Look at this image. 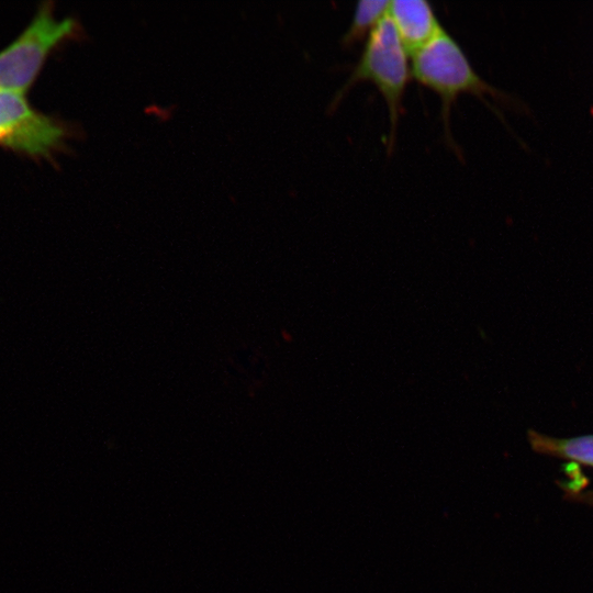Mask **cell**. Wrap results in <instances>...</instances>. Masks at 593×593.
Segmentation results:
<instances>
[{"mask_svg": "<svg viewBox=\"0 0 593 593\" xmlns=\"http://www.w3.org/2000/svg\"><path fill=\"white\" fill-rule=\"evenodd\" d=\"M409 55L387 14L365 40L357 63L328 105V110L334 111L357 83L371 82L383 98L388 109L390 130L387 150L389 155L394 150L396 132L403 114V99L412 78Z\"/></svg>", "mask_w": 593, "mask_h": 593, "instance_id": "cell-2", "label": "cell"}, {"mask_svg": "<svg viewBox=\"0 0 593 593\" xmlns=\"http://www.w3.org/2000/svg\"><path fill=\"white\" fill-rule=\"evenodd\" d=\"M75 130L36 110L25 93L0 91V147L34 159H52L67 148Z\"/></svg>", "mask_w": 593, "mask_h": 593, "instance_id": "cell-4", "label": "cell"}, {"mask_svg": "<svg viewBox=\"0 0 593 593\" xmlns=\"http://www.w3.org/2000/svg\"><path fill=\"white\" fill-rule=\"evenodd\" d=\"M411 65L412 78L439 97L445 142L459 158H462L461 149L454 141L450 119L460 94L478 97L503 123L506 121L501 111L485 96L502 107L530 113L519 99L485 81L472 67L459 43L445 29L412 55Z\"/></svg>", "mask_w": 593, "mask_h": 593, "instance_id": "cell-1", "label": "cell"}, {"mask_svg": "<svg viewBox=\"0 0 593 593\" xmlns=\"http://www.w3.org/2000/svg\"><path fill=\"white\" fill-rule=\"evenodd\" d=\"M388 16L411 56L444 30L434 8L425 0H392Z\"/></svg>", "mask_w": 593, "mask_h": 593, "instance_id": "cell-5", "label": "cell"}, {"mask_svg": "<svg viewBox=\"0 0 593 593\" xmlns=\"http://www.w3.org/2000/svg\"><path fill=\"white\" fill-rule=\"evenodd\" d=\"M389 4V0L359 1L340 44L345 48H350L362 41L365 42L372 30L388 14Z\"/></svg>", "mask_w": 593, "mask_h": 593, "instance_id": "cell-7", "label": "cell"}, {"mask_svg": "<svg viewBox=\"0 0 593 593\" xmlns=\"http://www.w3.org/2000/svg\"><path fill=\"white\" fill-rule=\"evenodd\" d=\"M80 33L76 19H58L54 2H42L25 29L0 51V91L25 93L49 54Z\"/></svg>", "mask_w": 593, "mask_h": 593, "instance_id": "cell-3", "label": "cell"}, {"mask_svg": "<svg viewBox=\"0 0 593 593\" xmlns=\"http://www.w3.org/2000/svg\"><path fill=\"white\" fill-rule=\"evenodd\" d=\"M528 438L534 450L593 467V435L573 438H552L534 430Z\"/></svg>", "mask_w": 593, "mask_h": 593, "instance_id": "cell-6", "label": "cell"}]
</instances>
